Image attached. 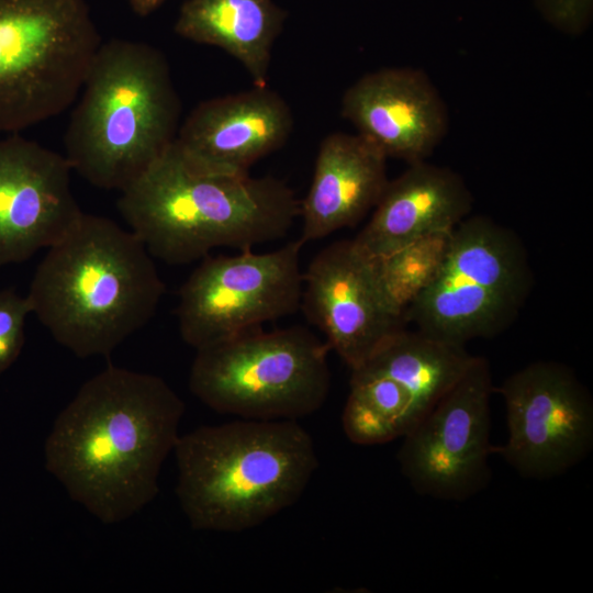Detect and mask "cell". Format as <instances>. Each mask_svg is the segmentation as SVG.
Returning <instances> with one entry per match:
<instances>
[{"instance_id":"11","label":"cell","mask_w":593,"mask_h":593,"mask_svg":"<svg viewBox=\"0 0 593 593\" xmlns=\"http://www.w3.org/2000/svg\"><path fill=\"white\" fill-rule=\"evenodd\" d=\"M506 407V441L494 447L519 474L547 479L563 473L593 446V401L574 372L536 361L496 389Z\"/></svg>"},{"instance_id":"6","label":"cell","mask_w":593,"mask_h":593,"mask_svg":"<svg viewBox=\"0 0 593 593\" xmlns=\"http://www.w3.org/2000/svg\"><path fill=\"white\" fill-rule=\"evenodd\" d=\"M329 350L303 326L260 327L197 349L189 389L221 414L296 421L318 411L328 396Z\"/></svg>"},{"instance_id":"21","label":"cell","mask_w":593,"mask_h":593,"mask_svg":"<svg viewBox=\"0 0 593 593\" xmlns=\"http://www.w3.org/2000/svg\"><path fill=\"white\" fill-rule=\"evenodd\" d=\"M552 26L568 34L582 33L591 22L593 0H534Z\"/></svg>"},{"instance_id":"22","label":"cell","mask_w":593,"mask_h":593,"mask_svg":"<svg viewBox=\"0 0 593 593\" xmlns=\"http://www.w3.org/2000/svg\"><path fill=\"white\" fill-rule=\"evenodd\" d=\"M166 0H128L135 14L146 16L158 9Z\"/></svg>"},{"instance_id":"13","label":"cell","mask_w":593,"mask_h":593,"mask_svg":"<svg viewBox=\"0 0 593 593\" xmlns=\"http://www.w3.org/2000/svg\"><path fill=\"white\" fill-rule=\"evenodd\" d=\"M64 155L19 133L0 138V267L23 262L80 220Z\"/></svg>"},{"instance_id":"18","label":"cell","mask_w":593,"mask_h":593,"mask_svg":"<svg viewBox=\"0 0 593 593\" xmlns=\"http://www.w3.org/2000/svg\"><path fill=\"white\" fill-rule=\"evenodd\" d=\"M286 13L272 0H186L175 32L237 59L255 86H267L273 43Z\"/></svg>"},{"instance_id":"17","label":"cell","mask_w":593,"mask_h":593,"mask_svg":"<svg viewBox=\"0 0 593 593\" xmlns=\"http://www.w3.org/2000/svg\"><path fill=\"white\" fill-rule=\"evenodd\" d=\"M387 157L356 134L332 133L321 143L307 194L300 200V240L327 237L358 223L388 183Z\"/></svg>"},{"instance_id":"9","label":"cell","mask_w":593,"mask_h":593,"mask_svg":"<svg viewBox=\"0 0 593 593\" xmlns=\"http://www.w3.org/2000/svg\"><path fill=\"white\" fill-rule=\"evenodd\" d=\"M303 245L294 239L270 251L202 258L178 293L182 340L197 350L300 310Z\"/></svg>"},{"instance_id":"15","label":"cell","mask_w":593,"mask_h":593,"mask_svg":"<svg viewBox=\"0 0 593 593\" xmlns=\"http://www.w3.org/2000/svg\"><path fill=\"white\" fill-rule=\"evenodd\" d=\"M342 115L387 157L425 160L448 127L446 107L418 69L383 68L359 78L344 93Z\"/></svg>"},{"instance_id":"14","label":"cell","mask_w":593,"mask_h":593,"mask_svg":"<svg viewBox=\"0 0 593 593\" xmlns=\"http://www.w3.org/2000/svg\"><path fill=\"white\" fill-rule=\"evenodd\" d=\"M292 128L286 100L267 86H255L199 103L179 126L174 144L195 172L240 176L279 149Z\"/></svg>"},{"instance_id":"2","label":"cell","mask_w":593,"mask_h":593,"mask_svg":"<svg viewBox=\"0 0 593 593\" xmlns=\"http://www.w3.org/2000/svg\"><path fill=\"white\" fill-rule=\"evenodd\" d=\"M153 258L131 231L83 213L37 265L32 314L77 357H108L156 314L166 286Z\"/></svg>"},{"instance_id":"12","label":"cell","mask_w":593,"mask_h":593,"mask_svg":"<svg viewBox=\"0 0 593 593\" xmlns=\"http://www.w3.org/2000/svg\"><path fill=\"white\" fill-rule=\"evenodd\" d=\"M300 309L350 370L406 324L387 303L372 258L354 239L334 242L314 256L303 271Z\"/></svg>"},{"instance_id":"7","label":"cell","mask_w":593,"mask_h":593,"mask_svg":"<svg viewBox=\"0 0 593 593\" xmlns=\"http://www.w3.org/2000/svg\"><path fill=\"white\" fill-rule=\"evenodd\" d=\"M101 43L86 0H0V132L71 107Z\"/></svg>"},{"instance_id":"5","label":"cell","mask_w":593,"mask_h":593,"mask_svg":"<svg viewBox=\"0 0 593 593\" xmlns=\"http://www.w3.org/2000/svg\"><path fill=\"white\" fill-rule=\"evenodd\" d=\"M64 135L65 158L89 183L122 191L175 141L180 100L169 65L141 41L102 42Z\"/></svg>"},{"instance_id":"4","label":"cell","mask_w":593,"mask_h":593,"mask_svg":"<svg viewBox=\"0 0 593 593\" xmlns=\"http://www.w3.org/2000/svg\"><path fill=\"white\" fill-rule=\"evenodd\" d=\"M176 494L192 529L237 533L294 504L318 466L311 435L292 419L200 426L174 448Z\"/></svg>"},{"instance_id":"19","label":"cell","mask_w":593,"mask_h":593,"mask_svg":"<svg viewBox=\"0 0 593 593\" xmlns=\"http://www.w3.org/2000/svg\"><path fill=\"white\" fill-rule=\"evenodd\" d=\"M454 230L433 233L387 255L371 257L387 303L403 320L407 307L436 277L450 247Z\"/></svg>"},{"instance_id":"1","label":"cell","mask_w":593,"mask_h":593,"mask_svg":"<svg viewBox=\"0 0 593 593\" xmlns=\"http://www.w3.org/2000/svg\"><path fill=\"white\" fill-rule=\"evenodd\" d=\"M183 413L161 377L110 365L58 414L45 440V468L101 523H121L156 497Z\"/></svg>"},{"instance_id":"8","label":"cell","mask_w":593,"mask_h":593,"mask_svg":"<svg viewBox=\"0 0 593 593\" xmlns=\"http://www.w3.org/2000/svg\"><path fill=\"white\" fill-rule=\"evenodd\" d=\"M532 284L521 238L490 217H466L455 227L436 277L407 307L404 320L427 336L466 346L506 329Z\"/></svg>"},{"instance_id":"3","label":"cell","mask_w":593,"mask_h":593,"mask_svg":"<svg viewBox=\"0 0 593 593\" xmlns=\"http://www.w3.org/2000/svg\"><path fill=\"white\" fill-rule=\"evenodd\" d=\"M118 210L153 257L184 265L219 247L246 250L283 238L300 200L272 176L195 172L172 142L121 191Z\"/></svg>"},{"instance_id":"20","label":"cell","mask_w":593,"mask_h":593,"mask_svg":"<svg viewBox=\"0 0 593 593\" xmlns=\"http://www.w3.org/2000/svg\"><path fill=\"white\" fill-rule=\"evenodd\" d=\"M29 314L32 311L26 295H20L14 289L0 290V374L22 351Z\"/></svg>"},{"instance_id":"16","label":"cell","mask_w":593,"mask_h":593,"mask_svg":"<svg viewBox=\"0 0 593 593\" xmlns=\"http://www.w3.org/2000/svg\"><path fill=\"white\" fill-rule=\"evenodd\" d=\"M389 180L374 211L354 239L369 257L387 255L433 233L451 231L467 217L473 198L465 180L425 160Z\"/></svg>"},{"instance_id":"10","label":"cell","mask_w":593,"mask_h":593,"mask_svg":"<svg viewBox=\"0 0 593 593\" xmlns=\"http://www.w3.org/2000/svg\"><path fill=\"white\" fill-rule=\"evenodd\" d=\"M488 360L474 356L458 381L403 436L398 452L402 474L419 494L462 501L490 478V399Z\"/></svg>"}]
</instances>
